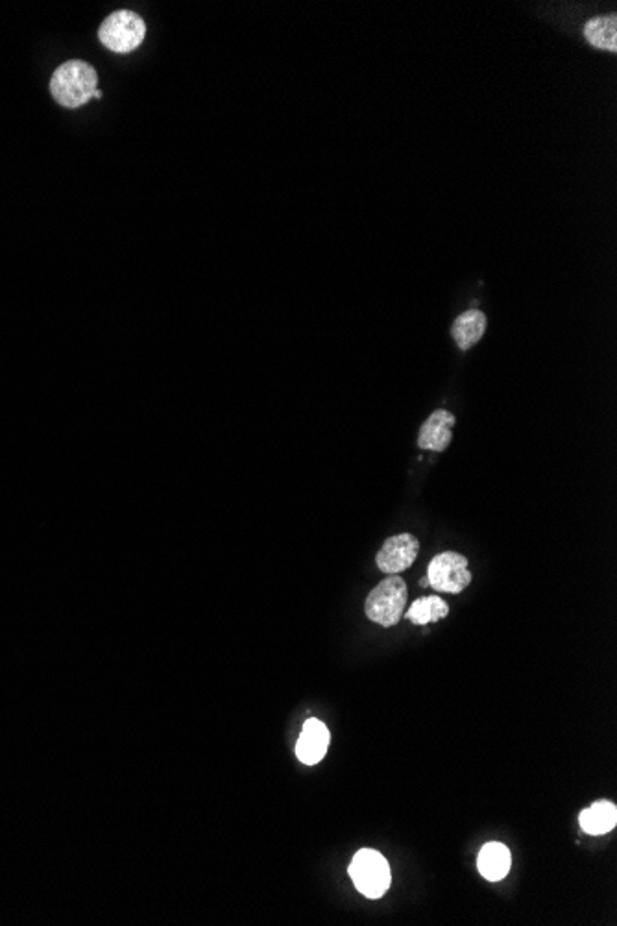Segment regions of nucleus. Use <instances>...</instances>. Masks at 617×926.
Segmentation results:
<instances>
[{"instance_id": "1a4fd4ad", "label": "nucleus", "mask_w": 617, "mask_h": 926, "mask_svg": "<svg viewBox=\"0 0 617 926\" xmlns=\"http://www.w3.org/2000/svg\"><path fill=\"white\" fill-rule=\"evenodd\" d=\"M510 862L512 860H510L509 849L503 843L492 841V843H486L481 849L479 858H477V867L486 880L497 882L509 875Z\"/></svg>"}, {"instance_id": "6e6552de", "label": "nucleus", "mask_w": 617, "mask_h": 926, "mask_svg": "<svg viewBox=\"0 0 617 926\" xmlns=\"http://www.w3.org/2000/svg\"><path fill=\"white\" fill-rule=\"evenodd\" d=\"M455 416L451 415L446 409H438L433 415L429 416L420 427L418 435V446L422 450L444 451L451 442V431L455 426Z\"/></svg>"}, {"instance_id": "4468645a", "label": "nucleus", "mask_w": 617, "mask_h": 926, "mask_svg": "<svg viewBox=\"0 0 617 926\" xmlns=\"http://www.w3.org/2000/svg\"><path fill=\"white\" fill-rule=\"evenodd\" d=\"M420 585H422V586H427V585H429V581H427V577H424V579H422V583H420Z\"/></svg>"}, {"instance_id": "9b49d317", "label": "nucleus", "mask_w": 617, "mask_h": 926, "mask_svg": "<svg viewBox=\"0 0 617 926\" xmlns=\"http://www.w3.org/2000/svg\"><path fill=\"white\" fill-rule=\"evenodd\" d=\"M484 331H486V315L483 311H477V309H470L466 313H462L455 322H453V328H451V335L453 339L457 342L460 350H470L472 346H475L477 342L483 339Z\"/></svg>"}, {"instance_id": "ddd939ff", "label": "nucleus", "mask_w": 617, "mask_h": 926, "mask_svg": "<svg viewBox=\"0 0 617 926\" xmlns=\"http://www.w3.org/2000/svg\"><path fill=\"white\" fill-rule=\"evenodd\" d=\"M449 614L448 603L438 596L416 599L411 609L405 612V618L414 625L440 622Z\"/></svg>"}, {"instance_id": "0eeeda50", "label": "nucleus", "mask_w": 617, "mask_h": 926, "mask_svg": "<svg viewBox=\"0 0 617 926\" xmlns=\"http://www.w3.org/2000/svg\"><path fill=\"white\" fill-rule=\"evenodd\" d=\"M327 747L329 731L326 725L315 718L307 719L296 744V756L300 758V762L307 766H315L326 756Z\"/></svg>"}, {"instance_id": "9d476101", "label": "nucleus", "mask_w": 617, "mask_h": 926, "mask_svg": "<svg viewBox=\"0 0 617 926\" xmlns=\"http://www.w3.org/2000/svg\"><path fill=\"white\" fill-rule=\"evenodd\" d=\"M579 825L586 834L603 836L610 830L616 829L617 808L610 801H597L590 808L582 810L579 816Z\"/></svg>"}, {"instance_id": "f03ea898", "label": "nucleus", "mask_w": 617, "mask_h": 926, "mask_svg": "<svg viewBox=\"0 0 617 926\" xmlns=\"http://www.w3.org/2000/svg\"><path fill=\"white\" fill-rule=\"evenodd\" d=\"M407 605V585L400 575H390L368 594L366 616L381 627H394L400 623Z\"/></svg>"}, {"instance_id": "423d86ee", "label": "nucleus", "mask_w": 617, "mask_h": 926, "mask_svg": "<svg viewBox=\"0 0 617 926\" xmlns=\"http://www.w3.org/2000/svg\"><path fill=\"white\" fill-rule=\"evenodd\" d=\"M418 551H420V542L418 538L412 537L409 533L390 537L377 553V568L381 572L398 575L411 568L418 557Z\"/></svg>"}, {"instance_id": "7ed1b4c3", "label": "nucleus", "mask_w": 617, "mask_h": 926, "mask_svg": "<svg viewBox=\"0 0 617 926\" xmlns=\"http://www.w3.org/2000/svg\"><path fill=\"white\" fill-rule=\"evenodd\" d=\"M348 871L355 888L368 899H381L392 882L385 856L374 849H361L355 854Z\"/></svg>"}, {"instance_id": "f257e3e1", "label": "nucleus", "mask_w": 617, "mask_h": 926, "mask_svg": "<svg viewBox=\"0 0 617 926\" xmlns=\"http://www.w3.org/2000/svg\"><path fill=\"white\" fill-rule=\"evenodd\" d=\"M97 86V71L85 61L71 60L65 61L52 74L50 93L63 108L76 110L93 98Z\"/></svg>"}, {"instance_id": "f8f14e48", "label": "nucleus", "mask_w": 617, "mask_h": 926, "mask_svg": "<svg viewBox=\"0 0 617 926\" xmlns=\"http://www.w3.org/2000/svg\"><path fill=\"white\" fill-rule=\"evenodd\" d=\"M616 13L605 17H595L584 26V36L593 47L601 50H617V21Z\"/></svg>"}, {"instance_id": "39448f33", "label": "nucleus", "mask_w": 617, "mask_h": 926, "mask_svg": "<svg viewBox=\"0 0 617 926\" xmlns=\"http://www.w3.org/2000/svg\"><path fill=\"white\" fill-rule=\"evenodd\" d=\"M427 581L436 592L460 594L472 583L468 559L455 551H446V553L436 555L427 566Z\"/></svg>"}, {"instance_id": "20e7f679", "label": "nucleus", "mask_w": 617, "mask_h": 926, "mask_svg": "<svg viewBox=\"0 0 617 926\" xmlns=\"http://www.w3.org/2000/svg\"><path fill=\"white\" fill-rule=\"evenodd\" d=\"M145 36V21L130 10L111 13L98 30L100 43L111 52L119 54H128L137 49L145 41Z\"/></svg>"}]
</instances>
